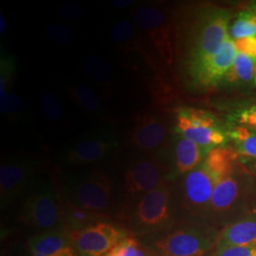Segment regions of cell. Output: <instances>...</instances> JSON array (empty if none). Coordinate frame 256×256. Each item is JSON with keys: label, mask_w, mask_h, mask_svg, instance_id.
<instances>
[{"label": "cell", "mask_w": 256, "mask_h": 256, "mask_svg": "<svg viewBox=\"0 0 256 256\" xmlns=\"http://www.w3.org/2000/svg\"><path fill=\"white\" fill-rule=\"evenodd\" d=\"M1 112L10 116H19L26 110V104L19 96L14 94H6L0 99Z\"/></svg>", "instance_id": "29"}, {"label": "cell", "mask_w": 256, "mask_h": 256, "mask_svg": "<svg viewBox=\"0 0 256 256\" xmlns=\"http://www.w3.org/2000/svg\"><path fill=\"white\" fill-rule=\"evenodd\" d=\"M118 147V138L110 131L95 130L74 140L66 150L64 160L72 165L97 164L112 155Z\"/></svg>", "instance_id": "12"}, {"label": "cell", "mask_w": 256, "mask_h": 256, "mask_svg": "<svg viewBox=\"0 0 256 256\" xmlns=\"http://www.w3.org/2000/svg\"><path fill=\"white\" fill-rule=\"evenodd\" d=\"M214 256H256V246H252V247L216 246V250Z\"/></svg>", "instance_id": "33"}, {"label": "cell", "mask_w": 256, "mask_h": 256, "mask_svg": "<svg viewBox=\"0 0 256 256\" xmlns=\"http://www.w3.org/2000/svg\"><path fill=\"white\" fill-rule=\"evenodd\" d=\"M238 50L234 46V41L227 37L220 52L214 56L208 64L194 78L187 92L192 93H206L218 90L220 82L234 64Z\"/></svg>", "instance_id": "15"}, {"label": "cell", "mask_w": 256, "mask_h": 256, "mask_svg": "<svg viewBox=\"0 0 256 256\" xmlns=\"http://www.w3.org/2000/svg\"><path fill=\"white\" fill-rule=\"evenodd\" d=\"M174 133L167 117L155 110L140 113L135 118L130 142L140 152L156 156L164 152Z\"/></svg>", "instance_id": "7"}, {"label": "cell", "mask_w": 256, "mask_h": 256, "mask_svg": "<svg viewBox=\"0 0 256 256\" xmlns=\"http://www.w3.org/2000/svg\"><path fill=\"white\" fill-rule=\"evenodd\" d=\"M40 108L46 118L52 122H58L63 117L61 102L54 93H45L41 96Z\"/></svg>", "instance_id": "27"}, {"label": "cell", "mask_w": 256, "mask_h": 256, "mask_svg": "<svg viewBox=\"0 0 256 256\" xmlns=\"http://www.w3.org/2000/svg\"><path fill=\"white\" fill-rule=\"evenodd\" d=\"M238 158L239 155L232 146L216 147L207 153L202 166L210 174L216 185L238 171Z\"/></svg>", "instance_id": "18"}, {"label": "cell", "mask_w": 256, "mask_h": 256, "mask_svg": "<svg viewBox=\"0 0 256 256\" xmlns=\"http://www.w3.org/2000/svg\"><path fill=\"white\" fill-rule=\"evenodd\" d=\"M229 36L232 40L256 36V1L248 2L234 12L230 25Z\"/></svg>", "instance_id": "22"}, {"label": "cell", "mask_w": 256, "mask_h": 256, "mask_svg": "<svg viewBox=\"0 0 256 256\" xmlns=\"http://www.w3.org/2000/svg\"><path fill=\"white\" fill-rule=\"evenodd\" d=\"M27 256H30H30H28V254H27Z\"/></svg>", "instance_id": "40"}, {"label": "cell", "mask_w": 256, "mask_h": 256, "mask_svg": "<svg viewBox=\"0 0 256 256\" xmlns=\"http://www.w3.org/2000/svg\"><path fill=\"white\" fill-rule=\"evenodd\" d=\"M46 36L52 41L66 44L74 40L75 32L72 28L63 24H52L46 27Z\"/></svg>", "instance_id": "28"}, {"label": "cell", "mask_w": 256, "mask_h": 256, "mask_svg": "<svg viewBox=\"0 0 256 256\" xmlns=\"http://www.w3.org/2000/svg\"><path fill=\"white\" fill-rule=\"evenodd\" d=\"M214 247L207 234L196 229H180L151 241L156 256H204Z\"/></svg>", "instance_id": "11"}, {"label": "cell", "mask_w": 256, "mask_h": 256, "mask_svg": "<svg viewBox=\"0 0 256 256\" xmlns=\"http://www.w3.org/2000/svg\"><path fill=\"white\" fill-rule=\"evenodd\" d=\"M254 88H256V76H254Z\"/></svg>", "instance_id": "39"}, {"label": "cell", "mask_w": 256, "mask_h": 256, "mask_svg": "<svg viewBox=\"0 0 256 256\" xmlns=\"http://www.w3.org/2000/svg\"><path fill=\"white\" fill-rule=\"evenodd\" d=\"M133 22L140 40V52L160 82L170 92L178 84L174 10L158 4L140 5L133 12Z\"/></svg>", "instance_id": "2"}, {"label": "cell", "mask_w": 256, "mask_h": 256, "mask_svg": "<svg viewBox=\"0 0 256 256\" xmlns=\"http://www.w3.org/2000/svg\"><path fill=\"white\" fill-rule=\"evenodd\" d=\"M70 245V232L66 230H58L34 234L28 241V250L30 252L54 256Z\"/></svg>", "instance_id": "21"}, {"label": "cell", "mask_w": 256, "mask_h": 256, "mask_svg": "<svg viewBox=\"0 0 256 256\" xmlns=\"http://www.w3.org/2000/svg\"><path fill=\"white\" fill-rule=\"evenodd\" d=\"M59 14L66 20L77 21L86 14V10L79 3L64 2L59 7Z\"/></svg>", "instance_id": "32"}, {"label": "cell", "mask_w": 256, "mask_h": 256, "mask_svg": "<svg viewBox=\"0 0 256 256\" xmlns=\"http://www.w3.org/2000/svg\"><path fill=\"white\" fill-rule=\"evenodd\" d=\"M16 64L12 57L2 56L1 58V75H0V99L8 94L7 88L12 81V76L14 72Z\"/></svg>", "instance_id": "30"}, {"label": "cell", "mask_w": 256, "mask_h": 256, "mask_svg": "<svg viewBox=\"0 0 256 256\" xmlns=\"http://www.w3.org/2000/svg\"><path fill=\"white\" fill-rule=\"evenodd\" d=\"M132 3H133L132 0H116V1H111L110 2L111 6H114L116 8H126Z\"/></svg>", "instance_id": "35"}, {"label": "cell", "mask_w": 256, "mask_h": 256, "mask_svg": "<svg viewBox=\"0 0 256 256\" xmlns=\"http://www.w3.org/2000/svg\"><path fill=\"white\" fill-rule=\"evenodd\" d=\"M234 41L238 52L247 55L256 61V36L244 37Z\"/></svg>", "instance_id": "34"}, {"label": "cell", "mask_w": 256, "mask_h": 256, "mask_svg": "<svg viewBox=\"0 0 256 256\" xmlns=\"http://www.w3.org/2000/svg\"><path fill=\"white\" fill-rule=\"evenodd\" d=\"M171 218V192L162 180L154 191L137 202L133 224L138 232L149 234L168 227Z\"/></svg>", "instance_id": "9"}, {"label": "cell", "mask_w": 256, "mask_h": 256, "mask_svg": "<svg viewBox=\"0 0 256 256\" xmlns=\"http://www.w3.org/2000/svg\"><path fill=\"white\" fill-rule=\"evenodd\" d=\"M68 92L72 101L76 104H78L82 110L98 117H106V110L104 108L100 97L88 84H72L68 88Z\"/></svg>", "instance_id": "23"}, {"label": "cell", "mask_w": 256, "mask_h": 256, "mask_svg": "<svg viewBox=\"0 0 256 256\" xmlns=\"http://www.w3.org/2000/svg\"><path fill=\"white\" fill-rule=\"evenodd\" d=\"M128 232L108 222H98L86 229L70 232L72 246L80 256H104Z\"/></svg>", "instance_id": "13"}, {"label": "cell", "mask_w": 256, "mask_h": 256, "mask_svg": "<svg viewBox=\"0 0 256 256\" xmlns=\"http://www.w3.org/2000/svg\"><path fill=\"white\" fill-rule=\"evenodd\" d=\"M20 220L25 225L36 230L38 234L66 230L64 202L54 183L36 178L23 205Z\"/></svg>", "instance_id": "3"}, {"label": "cell", "mask_w": 256, "mask_h": 256, "mask_svg": "<svg viewBox=\"0 0 256 256\" xmlns=\"http://www.w3.org/2000/svg\"><path fill=\"white\" fill-rule=\"evenodd\" d=\"M218 246H256V210L225 227L220 232Z\"/></svg>", "instance_id": "19"}, {"label": "cell", "mask_w": 256, "mask_h": 256, "mask_svg": "<svg viewBox=\"0 0 256 256\" xmlns=\"http://www.w3.org/2000/svg\"><path fill=\"white\" fill-rule=\"evenodd\" d=\"M112 42L124 50H140V40L136 25L126 19L117 22L110 30Z\"/></svg>", "instance_id": "25"}, {"label": "cell", "mask_w": 256, "mask_h": 256, "mask_svg": "<svg viewBox=\"0 0 256 256\" xmlns=\"http://www.w3.org/2000/svg\"><path fill=\"white\" fill-rule=\"evenodd\" d=\"M256 63V60L238 52L234 64L225 74L218 90L232 93L250 92L254 88Z\"/></svg>", "instance_id": "17"}, {"label": "cell", "mask_w": 256, "mask_h": 256, "mask_svg": "<svg viewBox=\"0 0 256 256\" xmlns=\"http://www.w3.org/2000/svg\"><path fill=\"white\" fill-rule=\"evenodd\" d=\"M64 218L66 229L68 232L86 229L108 218V216L94 214L76 207L72 203L64 202Z\"/></svg>", "instance_id": "24"}, {"label": "cell", "mask_w": 256, "mask_h": 256, "mask_svg": "<svg viewBox=\"0 0 256 256\" xmlns=\"http://www.w3.org/2000/svg\"><path fill=\"white\" fill-rule=\"evenodd\" d=\"M165 168L152 154L140 152L130 160L124 176V190L130 202H138L154 191L164 176Z\"/></svg>", "instance_id": "6"}, {"label": "cell", "mask_w": 256, "mask_h": 256, "mask_svg": "<svg viewBox=\"0 0 256 256\" xmlns=\"http://www.w3.org/2000/svg\"><path fill=\"white\" fill-rule=\"evenodd\" d=\"M214 187V180L202 164L194 170L184 174L180 185V196L185 210L194 214L209 212Z\"/></svg>", "instance_id": "14"}, {"label": "cell", "mask_w": 256, "mask_h": 256, "mask_svg": "<svg viewBox=\"0 0 256 256\" xmlns=\"http://www.w3.org/2000/svg\"><path fill=\"white\" fill-rule=\"evenodd\" d=\"M113 182L100 169H93L70 186L68 202L76 207L94 214H104L112 200Z\"/></svg>", "instance_id": "5"}, {"label": "cell", "mask_w": 256, "mask_h": 256, "mask_svg": "<svg viewBox=\"0 0 256 256\" xmlns=\"http://www.w3.org/2000/svg\"><path fill=\"white\" fill-rule=\"evenodd\" d=\"M164 151L171 155L176 174H186L202 164L209 152L192 140L173 133L171 140Z\"/></svg>", "instance_id": "16"}, {"label": "cell", "mask_w": 256, "mask_h": 256, "mask_svg": "<svg viewBox=\"0 0 256 256\" xmlns=\"http://www.w3.org/2000/svg\"><path fill=\"white\" fill-rule=\"evenodd\" d=\"M39 170L36 160L22 156H10L1 162L0 202L1 209L10 206L36 180Z\"/></svg>", "instance_id": "8"}, {"label": "cell", "mask_w": 256, "mask_h": 256, "mask_svg": "<svg viewBox=\"0 0 256 256\" xmlns=\"http://www.w3.org/2000/svg\"><path fill=\"white\" fill-rule=\"evenodd\" d=\"M234 148L239 156L256 158V128H254L252 132L246 140L234 144Z\"/></svg>", "instance_id": "31"}, {"label": "cell", "mask_w": 256, "mask_h": 256, "mask_svg": "<svg viewBox=\"0 0 256 256\" xmlns=\"http://www.w3.org/2000/svg\"><path fill=\"white\" fill-rule=\"evenodd\" d=\"M234 16L232 8L212 3L186 4L174 10L176 75L186 90L223 46Z\"/></svg>", "instance_id": "1"}, {"label": "cell", "mask_w": 256, "mask_h": 256, "mask_svg": "<svg viewBox=\"0 0 256 256\" xmlns=\"http://www.w3.org/2000/svg\"><path fill=\"white\" fill-rule=\"evenodd\" d=\"M84 75L95 86L101 88L106 96L110 97L115 86V70L113 66L101 56H88L82 64Z\"/></svg>", "instance_id": "20"}, {"label": "cell", "mask_w": 256, "mask_h": 256, "mask_svg": "<svg viewBox=\"0 0 256 256\" xmlns=\"http://www.w3.org/2000/svg\"><path fill=\"white\" fill-rule=\"evenodd\" d=\"M6 30V22H5V18H3V14H0V34H4Z\"/></svg>", "instance_id": "37"}, {"label": "cell", "mask_w": 256, "mask_h": 256, "mask_svg": "<svg viewBox=\"0 0 256 256\" xmlns=\"http://www.w3.org/2000/svg\"><path fill=\"white\" fill-rule=\"evenodd\" d=\"M104 256H156L150 248L142 247L137 239L124 238Z\"/></svg>", "instance_id": "26"}, {"label": "cell", "mask_w": 256, "mask_h": 256, "mask_svg": "<svg viewBox=\"0 0 256 256\" xmlns=\"http://www.w3.org/2000/svg\"><path fill=\"white\" fill-rule=\"evenodd\" d=\"M254 187L250 176L238 169L234 174L216 185L209 212L214 216H227L244 210L254 192Z\"/></svg>", "instance_id": "10"}, {"label": "cell", "mask_w": 256, "mask_h": 256, "mask_svg": "<svg viewBox=\"0 0 256 256\" xmlns=\"http://www.w3.org/2000/svg\"><path fill=\"white\" fill-rule=\"evenodd\" d=\"M229 128L206 110L182 108L174 115V132L208 151L228 142Z\"/></svg>", "instance_id": "4"}, {"label": "cell", "mask_w": 256, "mask_h": 256, "mask_svg": "<svg viewBox=\"0 0 256 256\" xmlns=\"http://www.w3.org/2000/svg\"><path fill=\"white\" fill-rule=\"evenodd\" d=\"M28 252H30V250H28ZM30 256H48L41 254H37V252H30Z\"/></svg>", "instance_id": "38"}, {"label": "cell", "mask_w": 256, "mask_h": 256, "mask_svg": "<svg viewBox=\"0 0 256 256\" xmlns=\"http://www.w3.org/2000/svg\"><path fill=\"white\" fill-rule=\"evenodd\" d=\"M54 256H77L74 250L72 247H68L64 248L63 250H61L60 252H58Z\"/></svg>", "instance_id": "36"}]
</instances>
